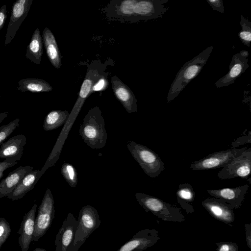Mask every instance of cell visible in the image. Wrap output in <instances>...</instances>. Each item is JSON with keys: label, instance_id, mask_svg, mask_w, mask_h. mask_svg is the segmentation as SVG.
<instances>
[{"label": "cell", "instance_id": "obj_13", "mask_svg": "<svg viewBox=\"0 0 251 251\" xmlns=\"http://www.w3.org/2000/svg\"><path fill=\"white\" fill-rule=\"evenodd\" d=\"M249 188V186L245 184L234 188L207 190V192L214 198L223 200L232 208H238L241 205Z\"/></svg>", "mask_w": 251, "mask_h": 251}, {"label": "cell", "instance_id": "obj_26", "mask_svg": "<svg viewBox=\"0 0 251 251\" xmlns=\"http://www.w3.org/2000/svg\"><path fill=\"white\" fill-rule=\"evenodd\" d=\"M178 202L186 209H192L191 203L194 201L195 192L192 186L188 183L179 185L176 192Z\"/></svg>", "mask_w": 251, "mask_h": 251}, {"label": "cell", "instance_id": "obj_23", "mask_svg": "<svg viewBox=\"0 0 251 251\" xmlns=\"http://www.w3.org/2000/svg\"><path fill=\"white\" fill-rule=\"evenodd\" d=\"M43 55V39L38 27L34 30L25 53L26 57L33 63L40 64Z\"/></svg>", "mask_w": 251, "mask_h": 251}, {"label": "cell", "instance_id": "obj_22", "mask_svg": "<svg viewBox=\"0 0 251 251\" xmlns=\"http://www.w3.org/2000/svg\"><path fill=\"white\" fill-rule=\"evenodd\" d=\"M100 75L97 70H88L85 77L81 85L76 102L72 109V113L74 116L77 114L81 108L85 100L91 94V90L94 82L99 78Z\"/></svg>", "mask_w": 251, "mask_h": 251}, {"label": "cell", "instance_id": "obj_27", "mask_svg": "<svg viewBox=\"0 0 251 251\" xmlns=\"http://www.w3.org/2000/svg\"><path fill=\"white\" fill-rule=\"evenodd\" d=\"M64 178L71 187H76L77 182V173L74 167L70 163L64 162L61 169Z\"/></svg>", "mask_w": 251, "mask_h": 251}, {"label": "cell", "instance_id": "obj_28", "mask_svg": "<svg viewBox=\"0 0 251 251\" xmlns=\"http://www.w3.org/2000/svg\"><path fill=\"white\" fill-rule=\"evenodd\" d=\"M240 24L241 30L239 33V38L243 44L250 47L251 41V22L241 15Z\"/></svg>", "mask_w": 251, "mask_h": 251}, {"label": "cell", "instance_id": "obj_1", "mask_svg": "<svg viewBox=\"0 0 251 251\" xmlns=\"http://www.w3.org/2000/svg\"><path fill=\"white\" fill-rule=\"evenodd\" d=\"M79 133L84 142L91 149H100L105 146L107 134L99 107H95L88 111L80 126Z\"/></svg>", "mask_w": 251, "mask_h": 251}, {"label": "cell", "instance_id": "obj_6", "mask_svg": "<svg viewBox=\"0 0 251 251\" xmlns=\"http://www.w3.org/2000/svg\"><path fill=\"white\" fill-rule=\"evenodd\" d=\"M247 149V147L233 148L217 151L206 157L193 162L190 168L192 171H202L223 168L229 164Z\"/></svg>", "mask_w": 251, "mask_h": 251}, {"label": "cell", "instance_id": "obj_39", "mask_svg": "<svg viewBox=\"0 0 251 251\" xmlns=\"http://www.w3.org/2000/svg\"><path fill=\"white\" fill-rule=\"evenodd\" d=\"M239 53L241 56L245 58H248L249 56V52L247 50H242Z\"/></svg>", "mask_w": 251, "mask_h": 251}, {"label": "cell", "instance_id": "obj_40", "mask_svg": "<svg viewBox=\"0 0 251 251\" xmlns=\"http://www.w3.org/2000/svg\"><path fill=\"white\" fill-rule=\"evenodd\" d=\"M33 251H47L46 250L42 248H36L35 250H34Z\"/></svg>", "mask_w": 251, "mask_h": 251}, {"label": "cell", "instance_id": "obj_25", "mask_svg": "<svg viewBox=\"0 0 251 251\" xmlns=\"http://www.w3.org/2000/svg\"><path fill=\"white\" fill-rule=\"evenodd\" d=\"M70 114L67 110H56L49 112L45 117L43 127L45 131H50L66 123Z\"/></svg>", "mask_w": 251, "mask_h": 251}, {"label": "cell", "instance_id": "obj_19", "mask_svg": "<svg viewBox=\"0 0 251 251\" xmlns=\"http://www.w3.org/2000/svg\"><path fill=\"white\" fill-rule=\"evenodd\" d=\"M202 204L212 215L219 219L230 222L233 217V208L221 199L207 198L202 201Z\"/></svg>", "mask_w": 251, "mask_h": 251}, {"label": "cell", "instance_id": "obj_18", "mask_svg": "<svg viewBox=\"0 0 251 251\" xmlns=\"http://www.w3.org/2000/svg\"><path fill=\"white\" fill-rule=\"evenodd\" d=\"M33 169V167L30 166H20L11 172L0 182V198L7 197L22 179Z\"/></svg>", "mask_w": 251, "mask_h": 251}, {"label": "cell", "instance_id": "obj_5", "mask_svg": "<svg viewBox=\"0 0 251 251\" xmlns=\"http://www.w3.org/2000/svg\"><path fill=\"white\" fill-rule=\"evenodd\" d=\"M54 201L52 193L48 188L44 194L35 217L34 231L32 241H37L50 228L54 218Z\"/></svg>", "mask_w": 251, "mask_h": 251}, {"label": "cell", "instance_id": "obj_24", "mask_svg": "<svg viewBox=\"0 0 251 251\" xmlns=\"http://www.w3.org/2000/svg\"><path fill=\"white\" fill-rule=\"evenodd\" d=\"M46 81L37 78H23L18 82L17 90L21 92H47L52 90Z\"/></svg>", "mask_w": 251, "mask_h": 251}, {"label": "cell", "instance_id": "obj_14", "mask_svg": "<svg viewBox=\"0 0 251 251\" xmlns=\"http://www.w3.org/2000/svg\"><path fill=\"white\" fill-rule=\"evenodd\" d=\"M112 89L115 96L126 111L131 113L137 111V100L132 91L117 76L111 78Z\"/></svg>", "mask_w": 251, "mask_h": 251}, {"label": "cell", "instance_id": "obj_30", "mask_svg": "<svg viewBox=\"0 0 251 251\" xmlns=\"http://www.w3.org/2000/svg\"><path fill=\"white\" fill-rule=\"evenodd\" d=\"M9 223L4 218H0V251L11 233Z\"/></svg>", "mask_w": 251, "mask_h": 251}, {"label": "cell", "instance_id": "obj_9", "mask_svg": "<svg viewBox=\"0 0 251 251\" xmlns=\"http://www.w3.org/2000/svg\"><path fill=\"white\" fill-rule=\"evenodd\" d=\"M32 1L33 0H18L13 4L5 34V46L12 41L21 25L27 16Z\"/></svg>", "mask_w": 251, "mask_h": 251}, {"label": "cell", "instance_id": "obj_36", "mask_svg": "<svg viewBox=\"0 0 251 251\" xmlns=\"http://www.w3.org/2000/svg\"><path fill=\"white\" fill-rule=\"evenodd\" d=\"M6 6L3 4L0 8V30L3 27L7 18Z\"/></svg>", "mask_w": 251, "mask_h": 251}, {"label": "cell", "instance_id": "obj_8", "mask_svg": "<svg viewBox=\"0 0 251 251\" xmlns=\"http://www.w3.org/2000/svg\"><path fill=\"white\" fill-rule=\"evenodd\" d=\"M135 198L139 204L146 211L161 218H171L173 216H182L180 209L174 207L169 203L148 194L136 193Z\"/></svg>", "mask_w": 251, "mask_h": 251}, {"label": "cell", "instance_id": "obj_35", "mask_svg": "<svg viewBox=\"0 0 251 251\" xmlns=\"http://www.w3.org/2000/svg\"><path fill=\"white\" fill-rule=\"evenodd\" d=\"M207 2L212 8L221 13L224 12V6L222 0H207Z\"/></svg>", "mask_w": 251, "mask_h": 251}, {"label": "cell", "instance_id": "obj_11", "mask_svg": "<svg viewBox=\"0 0 251 251\" xmlns=\"http://www.w3.org/2000/svg\"><path fill=\"white\" fill-rule=\"evenodd\" d=\"M168 0H137L134 7L135 16L143 20L162 17L168 9L165 3Z\"/></svg>", "mask_w": 251, "mask_h": 251}, {"label": "cell", "instance_id": "obj_38", "mask_svg": "<svg viewBox=\"0 0 251 251\" xmlns=\"http://www.w3.org/2000/svg\"><path fill=\"white\" fill-rule=\"evenodd\" d=\"M8 113L3 112L0 113V124L7 117Z\"/></svg>", "mask_w": 251, "mask_h": 251}, {"label": "cell", "instance_id": "obj_2", "mask_svg": "<svg viewBox=\"0 0 251 251\" xmlns=\"http://www.w3.org/2000/svg\"><path fill=\"white\" fill-rule=\"evenodd\" d=\"M213 49V46L207 48L181 67L171 85L167 97L168 103L174 100L187 84L199 75L207 62Z\"/></svg>", "mask_w": 251, "mask_h": 251}, {"label": "cell", "instance_id": "obj_12", "mask_svg": "<svg viewBox=\"0 0 251 251\" xmlns=\"http://www.w3.org/2000/svg\"><path fill=\"white\" fill-rule=\"evenodd\" d=\"M158 240L157 231L145 229L138 231L117 251H143Z\"/></svg>", "mask_w": 251, "mask_h": 251}, {"label": "cell", "instance_id": "obj_33", "mask_svg": "<svg viewBox=\"0 0 251 251\" xmlns=\"http://www.w3.org/2000/svg\"><path fill=\"white\" fill-rule=\"evenodd\" d=\"M251 142V131H249L247 135L240 137L231 143L232 149L236 148L242 145L247 143L249 144Z\"/></svg>", "mask_w": 251, "mask_h": 251}, {"label": "cell", "instance_id": "obj_31", "mask_svg": "<svg viewBox=\"0 0 251 251\" xmlns=\"http://www.w3.org/2000/svg\"><path fill=\"white\" fill-rule=\"evenodd\" d=\"M136 0L122 1L119 7V12L125 16H135L134 7Z\"/></svg>", "mask_w": 251, "mask_h": 251}, {"label": "cell", "instance_id": "obj_29", "mask_svg": "<svg viewBox=\"0 0 251 251\" xmlns=\"http://www.w3.org/2000/svg\"><path fill=\"white\" fill-rule=\"evenodd\" d=\"M20 120L16 118L9 123L0 126V145L19 126Z\"/></svg>", "mask_w": 251, "mask_h": 251}, {"label": "cell", "instance_id": "obj_15", "mask_svg": "<svg viewBox=\"0 0 251 251\" xmlns=\"http://www.w3.org/2000/svg\"><path fill=\"white\" fill-rule=\"evenodd\" d=\"M37 204H34L25 213L17 232L18 243L22 251H28L34 231Z\"/></svg>", "mask_w": 251, "mask_h": 251}, {"label": "cell", "instance_id": "obj_3", "mask_svg": "<svg viewBox=\"0 0 251 251\" xmlns=\"http://www.w3.org/2000/svg\"><path fill=\"white\" fill-rule=\"evenodd\" d=\"M78 224L73 242L68 251H78L86 239L100 225L101 221L98 210L87 205L80 209L77 219Z\"/></svg>", "mask_w": 251, "mask_h": 251}, {"label": "cell", "instance_id": "obj_32", "mask_svg": "<svg viewBox=\"0 0 251 251\" xmlns=\"http://www.w3.org/2000/svg\"><path fill=\"white\" fill-rule=\"evenodd\" d=\"M108 85L107 79L104 76H100L93 84L90 93L91 94L92 93L95 91L104 90L107 88Z\"/></svg>", "mask_w": 251, "mask_h": 251}, {"label": "cell", "instance_id": "obj_41", "mask_svg": "<svg viewBox=\"0 0 251 251\" xmlns=\"http://www.w3.org/2000/svg\"></svg>", "mask_w": 251, "mask_h": 251}, {"label": "cell", "instance_id": "obj_10", "mask_svg": "<svg viewBox=\"0 0 251 251\" xmlns=\"http://www.w3.org/2000/svg\"><path fill=\"white\" fill-rule=\"evenodd\" d=\"M78 221L74 215L69 213L56 234L54 241L55 251H68L73 242Z\"/></svg>", "mask_w": 251, "mask_h": 251}, {"label": "cell", "instance_id": "obj_4", "mask_svg": "<svg viewBox=\"0 0 251 251\" xmlns=\"http://www.w3.org/2000/svg\"><path fill=\"white\" fill-rule=\"evenodd\" d=\"M127 148L144 172L150 177H157L165 169L164 163L159 155L147 147L128 141Z\"/></svg>", "mask_w": 251, "mask_h": 251}, {"label": "cell", "instance_id": "obj_20", "mask_svg": "<svg viewBox=\"0 0 251 251\" xmlns=\"http://www.w3.org/2000/svg\"><path fill=\"white\" fill-rule=\"evenodd\" d=\"M41 176L40 170H32L22 179L17 187L7 197L12 201L22 199L33 189Z\"/></svg>", "mask_w": 251, "mask_h": 251}, {"label": "cell", "instance_id": "obj_34", "mask_svg": "<svg viewBox=\"0 0 251 251\" xmlns=\"http://www.w3.org/2000/svg\"><path fill=\"white\" fill-rule=\"evenodd\" d=\"M18 163V161H12L10 160H4L0 161V179L3 176V172L7 169L15 166Z\"/></svg>", "mask_w": 251, "mask_h": 251}, {"label": "cell", "instance_id": "obj_17", "mask_svg": "<svg viewBox=\"0 0 251 251\" xmlns=\"http://www.w3.org/2000/svg\"><path fill=\"white\" fill-rule=\"evenodd\" d=\"M249 67L248 59L236 53L232 57L228 72L214 83L217 88L228 86L243 74Z\"/></svg>", "mask_w": 251, "mask_h": 251}, {"label": "cell", "instance_id": "obj_7", "mask_svg": "<svg viewBox=\"0 0 251 251\" xmlns=\"http://www.w3.org/2000/svg\"><path fill=\"white\" fill-rule=\"evenodd\" d=\"M251 170V148H247L238 156L223 167L217 174L221 179L236 177L247 178Z\"/></svg>", "mask_w": 251, "mask_h": 251}, {"label": "cell", "instance_id": "obj_21", "mask_svg": "<svg viewBox=\"0 0 251 251\" xmlns=\"http://www.w3.org/2000/svg\"><path fill=\"white\" fill-rule=\"evenodd\" d=\"M43 41L48 57L52 65L56 69L61 67V57L55 37L48 27L43 31Z\"/></svg>", "mask_w": 251, "mask_h": 251}, {"label": "cell", "instance_id": "obj_16", "mask_svg": "<svg viewBox=\"0 0 251 251\" xmlns=\"http://www.w3.org/2000/svg\"><path fill=\"white\" fill-rule=\"evenodd\" d=\"M26 142V138L23 134L10 138L0 145V158L14 162L20 160Z\"/></svg>", "mask_w": 251, "mask_h": 251}, {"label": "cell", "instance_id": "obj_37", "mask_svg": "<svg viewBox=\"0 0 251 251\" xmlns=\"http://www.w3.org/2000/svg\"><path fill=\"white\" fill-rule=\"evenodd\" d=\"M219 251H235V248L231 244H223L221 246Z\"/></svg>", "mask_w": 251, "mask_h": 251}]
</instances>
